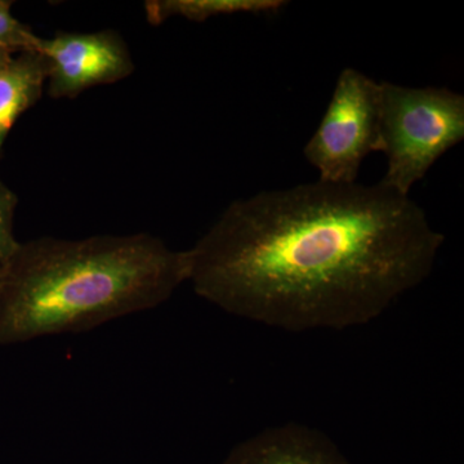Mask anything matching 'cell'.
<instances>
[{"mask_svg":"<svg viewBox=\"0 0 464 464\" xmlns=\"http://www.w3.org/2000/svg\"><path fill=\"white\" fill-rule=\"evenodd\" d=\"M382 185L409 197L445 152L464 139V96L448 88L380 83Z\"/></svg>","mask_w":464,"mask_h":464,"instance_id":"3957f363","label":"cell"},{"mask_svg":"<svg viewBox=\"0 0 464 464\" xmlns=\"http://www.w3.org/2000/svg\"><path fill=\"white\" fill-rule=\"evenodd\" d=\"M38 53L47 63L48 94L54 100L74 99L96 85L123 81L136 67L127 44L111 30L41 38Z\"/></svg>","mask_w":464,"mask_h":464,"instance_id":"5b68a950","label":"cell"},{"mask_svg":"<svg viewBox=\"0 0 464 464\" xmlns=\"http://www.w3.org/2000/svg\"><path fill=\"white\" fill-rule=\"evenodd\" d=\"M444 235L378 183L317 181L234 201L188 249L195 293L289 332L383 315L431 274Z\"/></svg>","mask_w":464,"mask_h":464,"instance_id":"6da1fadb","label":"cell"},{"mask_svg":"<svg viewBox=\"0 0 464 464\" xmlns=\"http://www.w3.org/2000/svg\"><path fill=\"white\" fill-rule=\"evenodd\" d=\"M17 204V195L0 179V266L11 258L21 243L14 230Z\"/></svg>","mask_w":464,"mask_h":464,"instance_id":"30bf717a","label":"cell"},{"mask_svg":"<svg viewBox=\"0 0 464 464\" xmlns=\"http://www.w3.org/2000/svg\"><path fill=\"white\" fill-rule=\"evenodd\" d=\"M14 60V52L7 50V48L0 45V72Z\"/></svg>","mask_w":464,"mask_h":464,"instance_id":"8fae6325","label":"cell"},{"mask_svg":"<svg viewBox=\"0 0 464 464\" xmlns=\"http://www.w3.org/2000/svg\"><path fill=\"white\" fill-rule=\"evenodd\" d=\"M285 5L282 0H152L145 9L149 23L160 25L170 17L203 23L222 14H266Z\"/></svg>","mask_w":464,"mask_h":464,"instance_id":"ba28073f","label":"cell"},{"mask_svg":"<svg viewBox=\"0 0 464 464\" xmlns=\"http://www.w3.org/2000/svg\"><path fill=\"white\" fill-rule=\"evenodd\" d=\"M380 83L344 69L316 132L304 146L308 163L319 170V181L356 183L360 166L380 151Z\"/></svg>","mask_w":464,"mask_h":464,"instance_id":"277c9868","label":"cell"},{"mask_svg":"<svg viewBox=\"0 0 464 464\" xmlns=\"http://www.w3.org/2000/svg\"><path fill=\"white\" fill-rule=\"evenodd\" d=\"M47 84V63L38 52H23L0 72V154L18 118L33 108Z\"/></svg>","mask_w":464,"mask_h":464,"instance_id":"52a82bcc","label":"cell"},{"mask_svg":"<svg viewBox=\"0 0 464 464\" xmlns=\"http://www.w3.org/2000/svg\"><path fill=\"white\" fill-rule=\"evenodd\" d=\"M12 2L0 0V45L14 52H38L41 36L24 25L11 12Z\"/></svg>","mask_w":464,"mask_h":464,"instance_id":"9c48e42d","label":"cell"},{"mask_svg":"<svg viewBox=\"0 0 464 464\" xmlns=\"http://www.w3.org/2000/svg\"><path fill=\"white\" fill-rule=\"evenodd\" d=\"M188 275V249H170L148 232L20 243L0 266V346L151 310Z\"/></svg>","mask_w":464,"mask_h":464,"instance_id":"7a4b0ae2","label":"cell"},{"mask_svg":"<svg viewBox=\"0 0 464 464\" xmlns=\"http://www.w3.org/2000/svg\"><path fill=\"white\" fill-rule=\"evenodd\" d=\"M219 464H353L326 433L297 422L268 427L231 449Z\"/></svg>","mask_w":464,"mask_h":464,"instance_id":"8992f818","label":"cell"}]
</instances>
